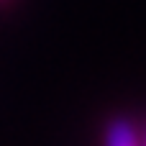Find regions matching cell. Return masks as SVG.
<instances>
[{
    "label": "cell",
    "mask_w": 146,
    "mask_h": 146,
    "mask_svg": "<svg viewBox=\"0 0 146 146\" xmlns=\"http://www.w3.org/2000/svg\"><path fill=\"white\" fill-rule=\"evenodd\" d=\"M105 146H141L133 123L126 121V118L113 121L108 126V131H105Z\"/></svg>",
    "instance_id": "cell-1"
}]
</instances>
